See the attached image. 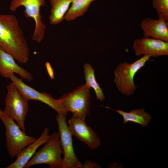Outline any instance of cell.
Segmentation results:
<instances>
[{
    "mask_svg": "<svg viewBox=\"0 0 168 168\" xmlns=\"http://www.w3.org/2000/svg\"><path fill=\"white\" fill-rule=\"evenodd\" d=\"M101 167V166L96 163L88 160L86 161L83 164H82L81 168H95Z\"/></svg>",
    "mask_w": 168,
    "mask_h": 168,
    "instance_id": "ffe728a7",
    "label": "cell"
},
{
    "mask_svg": "<svg viewBox=\"0 0 168 168\" xmlns=\"http://www.w3.org/2000/svg\"><path fill=\"white\" fill-rule=\"evenodd\" d=\"M105 107L115 111L121 115L123 118L124 124L128 122H131L145 127L148 125L152 119L151 116L145 112L143 108L131 110L129 112H126L119 109L115 110L108 107Z\"/></svg>",
    "mask_w": 168,
    "mask_h": 168,
    "instance_id": "9a60e30c",
    "label": "cell"
},
{
    "mask_svg": "<svg viewBox=\"0 0 168 168\" xmlns=\"http://www.w3.org/2000/svg\"><path fill=\"white\" fill-rule=\"evenodd\" d=\"M95 0H72L71 6L65 14L64 19L71 21L83 16Z\"/></svg>",
    "mask_w": 168,
    "mask_h": 168,
    "instance_id": "e0dca14e",
    "label": "cell"
},
{
    "mask_svg": "<svg viewBox=\"0 0 168 168\" xmlns=\"http://www.w3.org/2000/svg\"><path fill=\"white\" fill-rule=\"evenodd\" d=\"M6 87L7 94L5 100L3 111L16 120L21 129L25 133V121L29 110L28 100L12 82Z\"/></svg>",
    "mask_w": 168,
    "mask_h": 168,
    "instance_id": "8992f818",
    "label": "cell"
},
{
    "mask_svg": "<svg viewBox=\"0 0 168 168\" xmlns=\"http://www.w3.org/2000/svg\"><path fill=\"white\" fill-rule=\"evenodd\" d=\"M65 116L61 113H58L56 117L63 155L60 168H81L82 164L75 154L72 135L67 124Z\"/></svg>",
    "mask_w": 168,
    "mask_h": 168,
    "instance_id": "ba28073f",
    "label": "cell"
},
{
    "mask_svg": "<svg viewBox=\"0 0 168 168\" xmlns=\"http://www.w3.org/2000/svg\"><path fill=\"white\" fill-rule=\"evenodd\" d=\"M0 119L5 127L6 145L12 158L36 140L35 137L26 135L14 119L1 110Z\"/></svg>",
    "mask_w": 168,
    "mask_h": 168,
    "instance_id": "5b68a950",
    "label": "cell"
},
{
    "mask_svg": "<svg viewBox=\"0 0 168 168\" xmlns=\"http://www.w3.org/2000/svg\"><path fill=\"white\" fill-rule=\"evenodd\" d=\"M43 147L35 152L25 166L28 168L31 166L46 164L49 168H60L63 161V151L59 132H54Z\"/></svg>",
    "mask_w": 168,
    "mask_h": 168,
    "instance_id": "277c9868",
    "label": "cell"
},
{
    "mask_svg": "<svg viewBox=\"0 0 168 168\" xmlns=\"http://www.w3.org/2000/svg\"><path fill=\"white\" fill-rule=\"evenodd\" d=\"M0 48L21 64L26 63L30 49L16 16L0 13Z\"/></svg>",
    "mask_w": 168,
    "mask_h": 168,
    "instance_id": "6da1fadb",
    "label": "cell"
},
{
    "mask_svg": "<svg viewBox=\"0 0 168 168\" xmlns=\"http://www.w3.org/2000/svg\"><path fill=\"white\" fill-rule=\"evenodd\" d=\"M48 127L44 128L40 136L34 142L25 147L16 156L15 161L7 168H24L28 161L32 158L37 149L45 143L50 137Z\"/></svg>",
    "mask_w": 168,
    "mask_h": 168,
    "instance_id": "5bb4252c",
    "label": "cell"
},
{
    "mask_svg": "<svg viewBox=\"0 0 168 168\" xmlns=\"http://www.w3.org/2000/svg\"><path fill=\"white\" fill-rule=\"evenodd\" d=\"M159 18L168 21V0H152Z\"/></svg>",
    "mask_w": 168,
    "mask_h": 168,
    "instance_id": "d6986e66",
    "label": "cell"
},
{
    "mask_svg": "<svg viewBox=\"0 0 168 168\" xmlns=\"http://www.w3.org/2000/svg\"><path fill=\"white\" fill-rule=\"evenodd\" d=\"M46 66L47 68L48 73L51 79L54 78V74L53 70L51 68L50 63L49 62H47L46 63Z\"/></svg>",
    "mask_w": 168,
    "mask_h": 168,
    "instance_id": "44dd1931",
    "label": "cell"
},
{
    "mask_svg": "<svg viewBox=\"0 0 168 168\" xmlns=\"http://www.w3.org/2000/svg\"><path fill=\"white\" fill-rule=\"evenodd\" d=\"M51 10L49 17L50 24L56 25L61 22L68 10L72 0H49Z\"/></svg>",
    "mask_w": 168,
    "mask_h": 168,
    "instance_id": "2e32d148",
    "label": "cell"
},
{
    "mask_svg": "<svg viewBox=\"0 0 168 168\" xmlns=\"http://www.w3.org/2000/svg\"><path fill=\"white\" fill-rule=\"evenodd\" d=\"M45 0H12L9 9L15 12L20 7H23V13L27 18L33 19L35 23V28L32 40L37 43L42 41L44 38L46 26L42 20L40 14V9L44 6Z\"/></svg>",
    "mask_w": 168,
    "mask_h": 168,
    "instance_id": "52a82bcc",
    "label": "cell"
},
{
    "mask_svg": "<svg viewBox=\"0 0 168 168\" xmlns=\"http://www.w3.org/2000/svg\"><path fill=\"white\" fill-rule=\"evenodd\" d=\"M1 110V109H0V110Z\"/></svg>",
    "mask_w": 168,
    "mask_h": 168,
    "instance_id": "7402d4cb",
    "label": "cell"
},
{
    "mask_svg": "<svg viewBox=\"0 0 168 168\" xmlns=\"http://www.w3.org/2000/svg\"><path fill=\"white\" fill-rule=\"evenodd\" d=\"M144 37H150L168 42V22L159 18L150 17L143 19L141 23Z\"/></svg>",
    "mask_w": 168,
    "mask_h": 168,
    "instance_id": "7c38bea8",
    "label": "cell"
},
{
    "mask_svg": "<svg viewBox=\"0 0 168 168\" xmlns=\"http://www.w3.org/2000/svg\"><path fill=\"white\" fill-rule=\"evenodd\" d=\"M85 121L72 117L68 121V128L72 136L85 143L91 149H96L100 144V140Z\"/></svg>",
    "mask_w": 168,
    "mask_h": 168,
    "instance_id": "8fae6325",
    "label": "cell"
},
{
    "mask_svg": "<svg viewBox=\"0 0 168 168\" xmlns=\"http://www.w3.org/2000/svg\"><path fill=\"white\" fill-rule=\"evenodd\" d=\"M86 84L94 90L97 100L102 102L105 99L103 90L96 80L95 75V69L89 63H86L83 66Z\"/></svg>",
    "mask_w": 168,
    "mask_h": 168,
    "instance_id": "ac0fdd59",
    "label": "cell"
},
{
    "mask_svg": "<svg viewBox=\"0 0 168 168\" xmlns=\"http://www.w3.org/2000/svg\"><path fill=\"white\" fill-rule=\"evenodd\" d=\"M132 48L137 56L148 55L157 58L168 55V42L150 37L136 39Z\"/></svg>",
    "mask_w": 168,
    "mask_h": 168,
    "instance_id": "30bf717a",
    "label": "cell"
},
{
    "mask_svg": "<svg viewBox=\"0 0 168 168\" xmlns=\"http://www.w3.org/2000/svg\"><path fill=\"white\" fill-rule=\"evenodd\" d=\"M91 89L86 83L61 96L59 100L64 109L72 117L85 121L91 106Z\"/></svg>",
    "mask_w": 168,
    "mask_h": 168,
    "instance_id": "7a4b0ae2",
    "label": "cell"
},
{
    "mask_svg": "<svg viewBox=\"0 0 168 168\" xmlns=\"http://www.w3.org/2000/svg\"><path fill=\"white\" fill-rule=\"evenodd\" d=\"M150 57L148 55H143L132 63L124 62L117 65L114 72V82L122 94L127 96L134 94L137 88L134 83V76Z\"/></svg>",
    "mask_w": 168,
    "mask_h": 168,
    "instance_id": "3957f363",
    "label": "cell"
},
{
    "mask_svg": "<svg viewBox=\"0 0 168 168\" xmlns=\"http://www.w3.org/2000/svg\"><path fill=\"white\" fill-rule=\"evenodd\" d=\"M14 58L10 54L0 48V75L9 78L10 74L16 73L29 82L33 79V76L28 71L16 63Z\"/></svg>",
    "mask_w": 168,
    "mask_h": 168,
    "instance_id": "4fadbf2b",
    "label": "cell"
},
{
    "mask_svg": "<svg viewBox=\"0 0 168 168\" xmlns=\"http://www.w3.org/2000/svg\"><path fill=\"white\" fill-rule=\"evenodd\" d=\"M9 78L21 91L29 101H38L44 103L55 110L58 113H61L66 116L68 112L64 109L58 99H56L44 92H40L23 82L22 79L17 77L14 74H10Z\"/></svg>",
    "mask_w": 168,
    "mask_h": 168,
    "instance_id": "9c48e42d",
    "label": "cell"
}]
</instances>
